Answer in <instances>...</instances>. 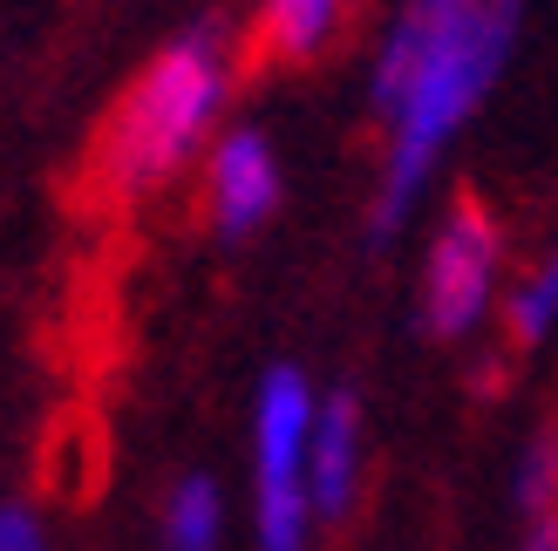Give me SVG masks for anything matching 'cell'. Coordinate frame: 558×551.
Returning <instances> with one entry per match:
<instances>
[{"mask_svg":"<svg viewBox=\"0 0 558 551\" xmlns=\"http://www.w3.org/2000/svg\"><path fill=\"white\" fill-rule=\"evenodd\" d=\"M551 320H558V253L538 259V266L518 280L511 307H505V347H511V354H532V347L551 334Z\"/></svg>","mask_w":558,"mask_h":551,"instance_id":"obj_10","label":"cell"},{"mask_svg":"<svg viewBox=\"0 0 558 551\" xmlns=\"http://www.w3.org/2000/svg\"><path fill=\"white\" fill-rule=\"evenodd\" d=\"M348 0H259L253 27L239 41V69L245 75H266V69H300L333 41Z\"/></svg>","mask_w":558,"mask_h":551,"instance_id":"obj_5","label":"cell"},{"mask_svg":"<svg viewBox=\"0 0 558 551\" xmlns=\"http://www.w3.org/2000/svg\"><path fill=\"white\" fill-rule=\"evenodd\" d=\"M354 463H361V408L354 395H333L314 423V490H306V504L320 517H341L354 504Z\"/></svg>","mask_w":558,"mask_h":551,"instance_id":"obj_8","label":"cell"},{"mask_svg":"<svg viewBox=\"0 0 558 551\" xmlns=\"http://www.w3.org/2000/svg\"><path fill=\"white\" fill-rule=\"evenodd\" d=\"M497 259H505V232H497L490 205L477 191H457L423 266V327L436 341H457L484 320L497 293Z\"/></svg>","mask_w":558,"mask_h":551,"instance_id":"obj_3","label":"cell"},{"mask_svg":"<svg viewBox=\"0 0 558 551\" xmlns=\"http://www.w3.org/2000/svg\"><path fill=\"white\" fill-rule=\"evenodd\" d=\"M306 436H314L306 381L293 368H279L259 395V538L266 551H306V483H300Z\"/></svg>","mask_w":558,"mask_h":551,"instance_id":"obj_4","label":"cell"},{"mask_svg":"<svg viewBox=\"0 0 558 551\" xmlns=\"http://www.w3.org/2000/svg\"><path fill=\"white\" fill-rule=\"evenodd\" d=\"M272 198H279L272 150L259 144L253 130L226 136V144L211 150V163H205V211H211V225L239 238V232H253L259 218L272 211Z\"/></svg>","mask_w":558,"mask_h":551,"instance_id":"obj_6","label":"cell"},{"mask_svg":"<svg viewBox=\"0 0 558 551\" xmlns=\"http://www.w3.org/2000/svg\"><path fill=\"white\" fill-rule=\"evenodd\" d=\"M518 498H524V551H558V416L538 429L532 456H524Z\"/></svg>","mask_w":558,"mask_h":551,"instance_id":"obj_9","label":"cell"},{"mask_svg":"<svg viewBox=\"0 0 558 551\" xmlns=\"http://www.w3.org/2000/svg\"><path fill=\"white\" fill-rule=\"evenodd\" d=\"M0 551H41L35 525H27L21 511H0Z\"/></svg>","mask_w":558,"mask_h":551,"instance_id":"obj_12","label":"cell"},{"mask_svg":"<svg viewBox=\"0 0 558 551\" xmlns=\"http://www.w3.org/2000/svg\"><path fill=\"white\" fill-rule=\"evenodd\" d=\"M218 102H226V48H218L211 27H191V35L150 54L144 75L123 82V96L109 102V117L96 123V136L75 157L69 205L117 218L136 198H150L205 144Z\"/></svg>","mask_w":558,"mask_h":551,"instance_id":"obj_1","label":"cell"},{"mask_svg":"<svg viewBox=\"0 0 558 551\" xmlns=\"http://www.w3.org/2000/svg\"><path fill=\"white\" fill-rule=\"evenodd\" d=\"M511 27H518L511 0H484V8H470L450 35L423 54V69L409 75V89L388 109V117H396V150H388L381 205H375L381 232L402 225V211L415 198V184H423V171L436 163V150L450 144V130L470 117V102L490 89L497 62H505V48H511Z\"/></svg>","mask_w":558,"mask_h":551,"instance_id":"obj_2","label":"cell"},{"mask_svg":"<svg viewBox=\"0 0 558 551\" xmlns=\"http://www.w3.org/2000/svg\"><path fill=\"white\" fill-rule=\"evenodd\" d=\"M163 538H171V551H211V538H218V490L205 477H184L171 490V504H163Z\"/></svg>","mask_w":558,"mask_h":551,"instance_id":"obj_11","label":"cell"},{"mask_svg":"<svg viewBox=\"0 0 558 551\" xmlns=\"http://www.w3.org/2000/svg\"><path fill=\"white\" fill-rule=\"evenodd\" d=\"M109 477V429L89 402H69L54 408L48 423V450H41V483L54 490L62 504H89Z\"/></svg>","mask_w":558,"mask_h":551,"instance_id":"obj_7","label":"cell"}]
</instances>
